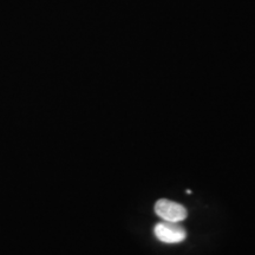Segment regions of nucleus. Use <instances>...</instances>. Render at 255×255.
Wrapping results in <instances>:
<instances>
[{
  "label": "nucleus",
  "instance_id": "1",
  "mask_svg": "<svg viewBox=\"0 0 255 255\" xmlns=\"http://www.w3.org/2000/svg\"><path fill=\"white\" fill-rule=\"evenodd\" d=\"M155 237L163 244H180L186 240L187 232L178 222H158L154 228Z\"/></svg>",
  "mask_w": 255,
  "mask_h": 255
},
{
  "label": "nucleus",
  "instance_id": "2",
  "mask_svg": "<svg viewBox=\"0 0 255 255\" xmlns=\"http://www.w3.org/2000/svg\"><path fill=\"white\" fill-rule=\"evenodd\" d=\"M155 213L158 218L168 222H181L188 215L186 207L167 199H161L155 203Z\"/></svg>",
  "mask_w": 255,
  "mask_h": 255
}]
</instances>
